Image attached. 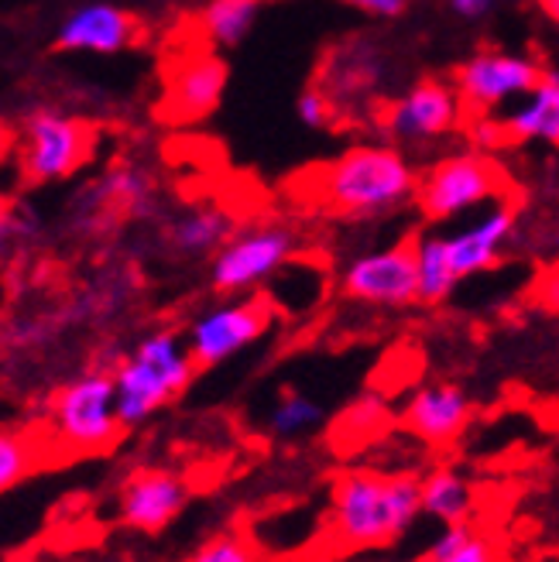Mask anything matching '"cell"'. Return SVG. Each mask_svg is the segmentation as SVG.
<instances>
[{
  "label": "cell",
  "mask_w": 559,
  "mask_h": 562,
  "mask_svg": "<svg viewBox=\"0 0 559 562\" xmlns=\"http://www.w3.org/2000/svg\"><path fill=\"white\" fill-rule=\"evenodd\" d=\"M145 42V24L137 14L114 4H87L72 11L55 35L59 52H93V55H118Z\"/></svg>",
  "instance_id": "5bb4252c"
},
{
  "label": "cell",
  "mask_w": 559,
  "mask_h": 562,
  "mask_svg": "<svg viewBox=\"0 0 559 562\" xmlns=\"http://www.w3.org/2000/svg\"><path fill=\"white\" fill-rule=\"evenodd\" d=\"M76 562H137V559L121 555V552H97V555H79Z\"/></svg>",
  "instance_id": "1f68e13d"
},
{
  "label": "cell",
  "mask_w": 559,
  "mask_h": 562,
  "mask_svg": "<svg viewBox=\"0 0 559 562\" xmlns=\"http://www.w3.org/2000/svg\"><path fill=\"white\" fill-rule=\"evenodd\" d=\"M415 247V271H418V302L426 305H439L443 299H450V292L457 289V271L450 261V247H446V237L439 234H418L412 240Z\"/></svg>",
  "instance_id": "ffe728a7"
},
{
  "label": "cell",
  "mask_w": 559,
  "mask_h": 562,
  "mask_svg": "<svg viewBox=\"0 0 559 562\" xmlns=\"http://www.w3.org/2000/svg\"><path fill=\"white\" fill-rule=\"evenodd\" d=\"M320 422H323V405L320 402L299 395V391H286V395L271 405L268 429L278 439H292V436H302V432L316 429Z\"/></svg>",
  "instance_id": "7402d4cb"
},
{
  "label": "cell",
  "mask_w": 559,
  "mask_h": 562,
  "mask_svg": "<svg viewBox=\"0 0 559 562\" xmlns=\"http://www.w3.org/2000/svg\"><path fill=\"white\" fill-rule=\"evenodd\" d=\"M189 504V487L179 473L172 470H134L121 484L118 494V518L121 525L145 531V536H158L169 528Z\"/></svg>",
  "instance_id": "4fadbf2b"
},
{
  "label": "cell",
  "mask_w": 559,
  "mask_h": 562,
  "mask_svg": "<svg viewBox=\"0 0 559 562\" xmlns=\"http://www.w3.org/2000/svg\"><path fill=\"white\" fill-rule=\"evenodd\" d=\"M340 285H344L347 299L368 302V305L405 308V305L418 302V271H415L412 240L350 261L340 278Z\"/></svg>",
  "instance_id": "8fae6325"
},
{
  "label": "cell",
  "mask_w": 559,
  "mask_h": 562,
  "mask_svg": "<svg viewBox=\"0 0 559 562\" xmlns=\"http://www.w3.org/2000/svg\"><path fill=\"white\" fill-rule=\"evenodd\" d=\"M299 121L305 124V127H316V131H323V127H333L337 124V100H333L323 87H310L302 97H299Z\"/></svg>",
  "instance_id": "d4e9b609"
},
{
  "label": "cell",
  "mask_w": 559,
  "mask_h": 562,
  "mask_svg": "<svg viewBox=\"0 0 559 562\" xmlns=\"http://www.w3.org/2000/svg\"><path fill=\"white\" fill-rule=\"evenodd\" d=\"M52 426L76 453H100L114 446L124 422L118 415V384L114 374L93 371L66 384L52 398Z\"/></svg>",
  "instance_id": "5b68a950"
},
{
  "label": "cell",
  "mask_w": 559,
  "mask_h": 562,
  "mask_svg": "<svg viewBox=\"0 0 559 562\" xmlns=\"http://www.w3.org/2000/svg\"><path fill=\"white\" fill-rule=\"evenodd\" d=\"M186 562H258V552L244 536L234 531H223V536L210 539L206 546L195 549Z\"/></svg>",
  "instance_id": "cb8c5ba5"
},
{
  "label": "cell",
  "mask_w": 559,
  "mask_h": 562,
  "mask_svg": "<svg viewBox=\"0 0 559 562\" xmlns=\"http://www.w3.org/2000/svg\"><path fill=\"white\" fill-rule=\"evenodd\" d=\"M508 145L546 140L559 148V72H543L539 87L505 117Z\"/></svg>",
  "instance_id": "e0dca14e"
},
{
  "label": "cell",
  "mask_w": 559,
  "mask_h": 562,
  "mask_svg": "<svg viewBox=\"0 0 559 562\" xmlns=\"http://www.w3.org/2000/svg\"><path fill=\"white\" fill-rule=\"evenodd\" d=\"M467 137L473 140V145H478V151L505 148V145H508L505 117H497V114H470V121H467Z\"/></svg>",
  "instance_id": "484cf974"
},
{
  "label": "cell",
  "mask_w": 559,
  "mask_h": 562,
  "mask_svg": "<svg viewBox=\"0 0 559 562\" xmlns=\"http://www.w3.org/2000/svg\"><path fill=\"white\" fill-rule=\"evenodd\" d=\"M515 227V213L512 206H497L488 216H481L473 227L446 237V247H450V261L457 278H470V274H481L488 268L497 265L501 258V247H505L508 234Z\"/></svg>",
  "instance_id": "2e32d148"
},
{
  "label": "cell",
  "mask_w": 559,
  "mask_h": 562,
  "mask_svg": "<svg viewBox=\"0 0 559 562\" xmlns=\"http://www.w3.org/2000/svg\"><path fill=\"white\" fill-rule=\"evenodd\" d=\"M32 216H24L18 210H0V258L14 255V247H21L32 234Z\"/></svg>",
  "instance_id": "4316f807"
},
{
  "label": "cell",
  "mask_w": 559,
  "mask_h": 562,
  "mask_svg": "<svg viewBox=\"0 0 559 562\" xmlns=\"http://www.w3.org/2000/svg\"><path fill=\"white\" fill-rule=\"evenodd\" d=\"M231 237H234V216L223 213L220 206H195L182 213L169 231L172 247L186 258L213 255V250H220Z\"/></svg>",
  "instance_id": "ac0fdd59"
},
{
  "label": "cell",
  "mask_w": 559,
  "mask_h": 562,
  "mask_svg": "<svg viewBox=\"0 0 559 562\" xmlns=\"http://www.w3.org/2000/svg\"><path fill=\"white\" fill-rule=\"evenodd\" d=\"M543 11L559 24V0H543Z\"/></svg>",
  "instance_id": "836d02e7"
},
{
  "label": "cell",
  "mask_w": 559,
  "mask_h": 562,
  "mask_svg": "<svg viewBox=\"0 0 559 562\" xmlns=\"http://www.w3.org/2000/svg\"><path fill=\"white\" fill-rule=\"evenodd\" d=\"M292 255H295V234L289 227H278V223H265V227L234 234L216 250V258L210 265L213 292L237 295L258 289L278 268H286Z\"/></svg>",
  "instance_id": "52a82bcc"
},
{
  "label": "cell",
  "mask_w": 559,
  "mask_h": 562,
  "mask_svg": "<svg viewBox=\"0 0 559 562\" xmlns=\"http://www.w3.org/2000/svg\"><path fill=\"white\" fill-rule=\"evenodd\" d=\"M423 512L439 525H460L473 515V484L454 467H439L423 476Z\"/></svg>",
  "instance_id": "d6986e66"
},
{
  "label": "cell",
  "mask_w": 559,
  "mask_h": 562,
  "mask_svg": "<svg viewBox=\"0 0 559 562\" xmlns=\"http://www.w3.org/2000/svg\"><path fill=\"white\" fill-rule=\"evenodd\" d=\"M418 172L391 145H357L310 172V195L344 220H374L415 200Z\"/></svg>",
  "instance_id": "7a4b0ae2"
},
{
  "label": "cell",
  "mask_w": 559,
  "mask_h": 562,
  "mask_svg": "<svg viewBox=\"0 0 559 562\" xmlns=\"http://www.w3.org/2000/svg\"><path fill=\"white\" fill-rule=\"evenodd\" d=\"M539 4H543V0H539Z\"/></svg>",
  "instance_id": "e575fe53"
},
{
  "label": "cell",
  "mask_w": 559,
  "mask_h": 562,
  "mask_svg": "<svg viewBox=\"0 0 559 562\" xmlns=\"http://www.w3.org/2000/svg\"><path fill=\"white\" fill-rule=\"evenodd\" d=\"M512 179L494 155L488 151H457L439 158L429 172L418 179L415 203L426 220H454L467 210H478L491 200H505Z\"/></svg>",
  "instance_id": "277c9868"
},
{
  "label": "cell",
  "mask_w": 559,
  "mask_h": 562,
  "mask_svg": "<svg viewBox=\"0 0 559 562\" xmlns=\"http://www.w3.org/2000/svg\"><path fill=\"white\" fill-rule=\"evenodd\" d=\"M497 8V0H450V11L463 21H481Z\"/></svg>",
  "instance_id": "f546056e"
},
{
  "label": "cell",
  "mask_w": 559,
  "mask_h": 562,
  "mask_svg": "<svg viewBox=\"0 0 559 562\" xmlns=\"http://www.w3.org/2000/svg\"><path fill=\"white\" fill-rule=\"evenodd\" d=\"M261 14V0H210L200 14L203 38L213 48H237L255 32Z\"/></svg>",
  "instance_id": "44dd1931"
},
{
  "label": "cell",
  "mask_w": 559,
  "mask_h": 562,
  "mask_svg": "<svg viewBox=\"0 0 559 562\" xmlns=\"http://www.w3.org/2000/svg\"><path fill=\"white\" fill-rule=\"evenodd\" d=\"M463 114L467 106L457 87L443 79H418L412 90L381 110V127L391 140H402V145H426V140L457 131Z\"/></svg>",
  "instance_id": "30bf717a"
},
{
  "label": "cell",
  "mask_w": 559,
  "mask_h": 562,
  "mask_svg": "<svg viewBox=\"0 0 559 562\" xmlns=\"http://www.w3.org/2000/svg\"><path fill=\"white\" fill-rule=\"evenodd\" d=\"M539 299L549 308H559V261L543 274V281H539Z\"/></svg>",
  "instance_id": "4dcf8cb0"
},
{
  "label": "cell",
  "mask_w": 559,
  "mask_h": 562,
  "mask_svg": "<svg viewBox=\"0 0 559 562\" xmlns=\"http://www.w3.org/2000/svg\"><path fill=\"white\" fill-rule=\"evenodd\" d=\"M423 515V481L412 473L347 470L329 491V525L340 549L395 546Z\"/></svg>",
  "instance_id": "6da1fadb"
},
{
  "label": "cell",
  "mask_w": 559,
  "mask_h": 562,
  "mask_svg": "<svg viewBox=\"0 0 559 562\" xmlns=\"http://www.w3.org/2000/svg\"><path fill=\"white\" fill-rule=\"evenodd\" d=\"M275 319V308L265 295H247V299H231L210 313H203L189 326L186 347L195 360V368H216V363L231 360L244 347L268 333Z\"/></svg>",
  "instance_id": "ba28073f"
},
{
  "label": "cell",
  "mask_w": 559,
  "mask_h": 562,
  "mask_svg": "<svg viewBox=\"0 0 559 562\" xmlns=\"http://www.w3.org/2000/svg\"><path fill=\"white\" fill-rule=\"evenodd\" d=\"M38 467V442L24 432H0V494L18 487Z\"/></svg>",
  "instance_id": "603a6c76"
},
{
  "label": "cell",
  "mask_w": 559,
  "mask_h": 562,
  "mask_svg": "<svg viewBox=\"0 0 559 562\" xmlns=\"http://www.w3.org/2000/svg\"><path fill=\"white\" fill-rule=\"evenodd\" d=\"M93 148H97L93 124L55 114V110H35V114L24 121L21 179L27 186L69 179L76 168L90 161Z\"/></svg>",
  "instance_id": "8992f818"
},
{
  "label": "cell",
  "mask_w": 559,
  "mask_h": 562,
  "mask_svg": "<svg viewBox=\"0 0 559 562\" xmlns=\"http://www.w3.org/2000/svg\"><path fill=\"white\" fill-rule=\"evenodd\" d=\"M11 145H14V137H11V127L0 121V158H4L8 151H11Z\"/></svg>",
  "instance_id": "d6a6232c"
},
{
  "label": "cell",
  "mask_w": 559,
  "mask_h": 562,
  "mask_svg": "<svg viewBox=\"0 0 559 562\" xmlns=\"http://www.w3.org/2000/svg\"><path fill=\"white\" fill-rule=\"evenodd\" d=\"M473 402L457 384H426L402 408L405 429L429 446H450L470 426Z\"/></svg>",
  "instance_id": "9a60e30c"
},
{
  "label": "cell",
  "mask_w": 559,
  "mask_h": 562,
  "mask_svg": "<svg viewBox=\"0 0 559 562\" xmlns=\"http://www.w3.org/2000/svg\"><path fill=\"white\" fill-rule=\"evenodd\" d=\"M227 90V63L216 52H192L172 63L165 79L161 97V121L169 124H195L206 121Z\"/></svg>",
  "instance_id": "7c38bea8"
},
{
  "label": "cell",
  "mask_w": 559,
  "mask_h": 562,
  "mask_svg": "<svg viewBox=\"0 0 559 562\" xmlns=\"http://www.w3.org/2000/svg\"><path fill=\"white\" fill-rule=\"evenodd\" d=\"M533 59L512 52H478L454 72V87L467 106V114H494L505 103L528 97L543 79Z\"/></svg>",
  "instance_id": "9c48e42d"
},
{
  "label": "cell",
  "mask_w": 559,
  "mask_h": 562,
  "mask_svg": "<svg viewBox=\"0 0 559 562\" xmlns=\"http://www.w3.org/2000/svg\"><path fill=\"white\" fill-rule=\"evenodd\" d=\"M429 562H497V546L488 536H481V531H473L460 549H454L443 559H429Z\"/></svg>",
  "instance_id": "83f0119b"
},
{
  "label": "cell",
  "mask_w": 559,
  "mask_h": 562,
  "mask_svg": "<svg viewBox=\"0 0 559 562\" xmlns=\"http://www.w3.org/2000/svg\"><path fill=\"white\" fill-rule=\"evenodd\" d=\"M195 360L176 333L161 329L145 336L114 371L118 384V415L124 429L142 426L158 408L176 402L195 378Z\"/></svg>",
  "instance_id": "3957f363"
},
{
  "label": "cell",
  "mask_w": 559,
  "mask_h": 562,
  "mask_svg": "<svg viewBox=\"0 0 559 562\" xmlns=\"http://www.w3.org/2000/svg\"><path fill=\"white\" fill-rule=\"evenodd\" d=\"M347 4L371 14V18H399V14H405L409 0H347Z\"/></svg>",
  "instance_id": "f1b7e54d"
}]
</instances>
